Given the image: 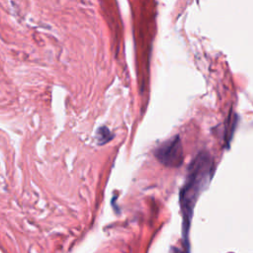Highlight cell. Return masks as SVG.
<instances>
[{
    "label": "cell",
    "mask_w": 253,
    "mask_h": 253,
    "mask_svg": "<svg viewBox=\"0 0 253 253\" xmlns=\"http://www.w3.org/2000/svg\"><path fill=\"white\" fill-rule=\"evenodd\" d=\"M113 137H114V134H112L107 127H100L97 130L96 139H97V144L99 146L106 145L107 143L111 142V140L113 139Z\"/></svg>",
    "instance_id": "cell-3"
},
{
    "label": "cell",
    "mask_w": 253,
    "mask_h": 253,
    "mask_svg": "<svg viewBox=\"0 0 253 253\" xmlns=\"http://www.w3.org/2000/svg\"><path fill=\"white\" fill-rule=\"evenodd\" d=\"M213 173V158L207 151H202L191 162L185 183L180 191V207L182 213V234L188 248V236L194 208L200 194L206 189Z\"/></svg>",
    "instance_id": "cell-1"
},
{
    "label": "cell",
    "mask_w": 253,
    "mask_h": 253,
    "mask_svg": "<svg viewBox=\"0 0 253 253\" xmlns=\"http://www.w3.org/2000/svg\"><path fill=\"white\" fill-rule=\"evenodd\" d=\"M154 156L167 167H179L184 160L180 136L175 135L159 145L154 151Z\"/></svg>",
    "instance_id": "cell-2"
}]
</instances>
